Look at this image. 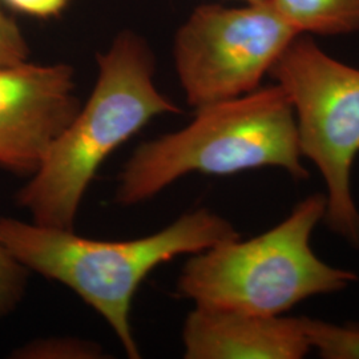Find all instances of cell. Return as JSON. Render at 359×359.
<instances>
[{"label":"cell","instance_id":"2","mask_svg":"<svg viewBox=\"0 0 359 359\" xmlns=\"http://www.w3.org/2000/svg\"><path fill=\"white\" fill-rule=\"evenodd\" d=\"M237 237L233 224L208 208L185 213L154 234L121 241L0 217V244L29 271L65 285L103 317L129 359L142 358L130 311L144 280L176 257Z\"/></svg>","mask_w":359,"mask_h":359},{"label":"cell","instance_id":"10","mask_svg":"<svg viewBox=\"0 0 359 359\" xmlns=\"http://www.w3.org/2000/svg\"><path fill=\"white\" fill-rule=\"evenodd\" d=\"M104 347L88 339L75 337H52L36 339L13 351L18 359H102L107 358Z\"/></svg>","mask_w":359,"mask_h":359},{"label":"cell","instance_id":"1","mask_svg":"<svg viewBox=\"0 0 359 359\" xmlns=\"http://www.w3.org/2000/svg\"><path fill=\"white\" fill-rule=\"evenodd\" d=\"M96 62L88 99L15 196L39 225L75 229L86 193L105 160L156 117L181 114L158 90L154 52L137 32H118Z\"/></svg>","mask_w":359,"mask_h":359},{"label":"cell","instance_id":"11","mask_svg":"<svg viewBox=\"0 0 359 359\" xmlns=\"http://www.w3.org/2000/svg\"><path fill=\"white\" fill-rule=\"evenodd\" d=\"M306 329L311 346L322 358L359 359L358 326H338L306 318Z\"/></svg>","mask_w":359,"mask_h":359},{"label":"cell","instance_id":"4","mask_svg":"<svg viewBox=\"0 0 359 359\" xmlns=\"http://www.w3.org/2000/svg\"><path fill=\"white\" fill-rule=\"evenodd\" d=\"M325 213L326 196L314 193L269 231L192 255L176 293L197 308L283 316L314 295L342 292L358 276L327 265L311 249V234Z\"/></svg>","mask_w":359,"mask_h":359},{"label":"cell","instance_id":"12","mask_svg":"<svg viewBox=\"0 0 359 359\" xmlns=\"http://www.w3.org/2000/svg\"><path fill=\"white\" fill-rule=\"evenodd\" d=\"M29 270L0 244V321L8 317L23 301Z\"/></svg>","mask_w":359,"mask_h":359},{"label":"cell","instance_id":"13","mask_svg":"<svg viewBox=\"0 0 359 359\" xmlns=\"http://www.w3.org/2000/svg\"><path fill=\"white\" fill-rule=\"evenodd\" d=\"M29 59V47L19 26L0 7V67Z\"/></svg>","mask_w":359,"mask_h":359},{"label":"cell","instance_id":"15","mask_svg":"<svg viewBox=\"0 0 359 359\" xmlns=\"http://www.w3.org/2000/svg\"><path fill=\"white\" fill-rule=\"evenodd\" d=\"M237 1H241V3H243V1H255V0H237Z\"/></svg>","mask_w":359,"mask_h":359},{"label":"cell","instance_id":"9","mask_svg":"<svg viewBox=\"0 0 359 359\" xmlns=\"http://www.w3.org/2000/svg\"><path fill=\"white\" fill-rule=\"evenodd\" d=\"M299 35L342 36L359 31V0H271Z\"/></svg>","mask_w":359,"mask_h":359},{"label":"cell","instance_id":"5","mask_svg":"<svg viewBox=\"0 0 359 359\" xmlns=\"http://www.w3.org/2000/svg\"><path fill=\"white\" fill-rule=\"evenodd\" d=\"M293 108L302 157L326 185L323 221L359 248V210L351 172L359 154V68L337 60L310 35H298L269 74Z\"/></svg>","mask_w":359,"mask_h":359},{"label":"cell","instance_id":"14","mask_svg":"<svg viewBox=\"0 0 359 359\" xmlns=\"http://www.w3.org/2000/svg\"><path fill=\"white\" fill-rule=\"evenodd\" d=\"M18 13L32 18L48 19L63 13L69 0H3Z\"/></svg>","mask_w":359,"mask_h":359},{"label":"cell","instance_id":"7","mask_svg":"<svg viewBox=\"0 0 359 359\" xmlns=\"http://www.w3.org/2000/svg\"><path fill=\"white\" fill-rule=\"evenodd\" d=\"M80 105L72 65L0 67V167L31 177Z\"/></svg>","mask_w":359,"mask_h":359},{"label":"cell","instance_id":"8","mask_svg":"<svg viewBox=\"0 0 359 359\" xmlns=\"http://www.w3.org/2000/svg\"><path fill=\"white\" fill-rule=\"evenodd\" d=\"M181 337L187 359H299L313 350L305 317L194 306Z\"/></svg>","mask_w":359,"mask_h":359},{"label":"cell","instance_id":"3","mask_svg":"<svg viewBox=\"0 0 359 359\" xmlns=\"http://www.w3.org/2000/svg\"><path fill=\"white\" fill-rule=\"evenodd\" d=\"M266 167L297 181L309 177L293 108L276 83L197 108L184 128L140 144L118 175L115 203L139 205L192 173L231 176Z\"/></svg>","mask_w":359,"mask_h":359},{"label":"cell","instance_id":"6","mask_svg":"<svg viewBox=\"0 0 359 359\" xmlns=\"http://www.w3.org/2000/svg\"><path fill=\"white\" fill-rule=\"evenodd\" d=\"M298 35L271 0L196 7L172 44L187 103L197 109L259 88Z\"/></svg>","mask_w":359,"mask_h":359}]
</instances>
